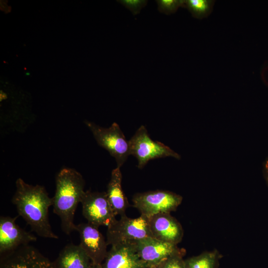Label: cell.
<instances>
[{
	"label": "cell",
	"mask_w": 268,
	"mask_h": 268,
	"mask_svg": "<svg viewBox=\"0 0 268 268\" xmlns=\"http://www.w3.org/2000/svg\"><path fill=\"white\" fill-rule=\"evenodd\" d=\"M16 191L12 199L17 211L29 225L32 231L40 237L57 239L49 219V208L53 205V199L49 197L45 188L32 185L18 178Z\"/></svg>",
	"instance_id": "1"
},
{
	"label": "cell",
	"mask_w": 268,
	"mask_h": 268,
	"mask_svg": "<svg viewBox=\"0 0 268 268\" xmlns=\"http://www.w3.org/2000/svg\"><path fill=\"white\" fill-rule=\"evenodd\" d=\"M130 155L137 160V167L143 168L152 159L172 157L180 159L181 156L169 146L158 141L153 140L146 128L141 125L129 140Z\"/></svg>",
	"instance_id": "4"
},
{
	"label": "cell",
	"mask_w": 268,
	"mask_h": 268,
	"mask_svg": "<svg viewBox=\"0 0 268 268\" xmlns=\"http://www.w3.org/2000/svg\"><path fill=\"white\" fill-rule=\"evenodd\" d=\"M75 230L79 235V245L91 262L102 265L108 252V245L98 227L89 222L80 223L76 225Z\"/></svg>",
	"instance_id": "10"
},
{
	"label": "cell",
	"mask_w": 268,
	"mask_h": 268,
	"mask_svg": "<svg viewBox=\"0 0 268 268\" xmlns=\"http://www.w3.org/2000/svg\"><path fill=\"white\" fill-rule=\"evenodd\" d=\"M153 238L165 242L177 245L183 237L181 224L170 213H160L148 218Z\"/></svg>",
	"instance_id": "12"
},
{
	"label": "cell",
	"mask_w": 268,
	"mask_h": 268,
	"mask_svg": "<svg viewBox=\"0 0 268 268\" xmlns=\"http://www.w3.org/2000/svg\"><path fill=\"white\" fill-rule=\"evenodd\" d=\"M145 264L139 258L134 244L111 246L101 265L102 268H141Z\"/></svg>",
	"instance_id": "13"
},
{
	"label": "cell",
	"mask_w": 268,
	"mask_h": 268,
	"mask_svg": "<svg viewBox=\"0 0 268 268\" xmlns=\"http://www.w3.org/2000/svg\"><path fill=\"white\" fill-rule=\"evenodd\" d=\"M85 123L97 143L115 159L117 167L121 168L130 153L129 141L119 125L113 123L109 128H104L89 121H85Z\"/></svg>",
	"instance_id": "5"
},
{
	"label": "cell",
	"mask_w": 268,
	"mask_h": 268,
	"mask_svg": "<svg viewBox=\"0 0 268 268\" xmlns=\"http://www.w3.org/2000/svg\"><path fill=\"white\" fill-rule=\"evenodd\" d=\"M92 263L80 245L73 244L65 246L53 262L54 268H88Z\"/></svg>",
	"instance_id": "15"
},
{
	"label": "cell",
	"mask_w": 268,
	"mask_h": 268,
	"mask_svg": "<svg viewBox=\"0 0 268 268\" xmlns=\"http://www.w3.org/2000/svg\"><path fill=\"white\" fill-rule=\"evenodd\" d=\"M140 259L146 264H160L170 257L185 255L186 251L177 245L163 242L153 237L145 238L132 243Z\"/></svg>",
	"instance_id": "9"
},
{
	"label": "cell",
	"mask_w": 268,
	"mask_h": 268,
	"mask_svg": "<svg viewBox=\"0 0 268 268\" xmlns=\"http://www.w3.org/2000/svg\"><path fill=\"white\" fill-rule=\"evenodd\" d=\"M219 259L217 251L205 252L185 260V268H217Z\"/></svg>",
	"instance_id": "16"
},
{
	"label": "cell",
	"mask_w": 268,
	"mask_h": 268,
	"mask_svg": "<svg viewBox=\"0 0 268 268\" xmlns=\"http://www.w3.org/2000/svg\"><path fill=\"white\" fill-rule=\"evenodd\" d=\"M84 185L81 174L72 168H63L56 176L53 212L60 217L62 230L67 235L75 230L74 214L85 191Z\"/></svg>",
	"instance_id": "2"
},
{
	"label": "cell",
	"mask_w": 268,
	"mask_h": 268,
	"mask_svg": "<svg viewBox=\"0 0 268 268\" xmlns=\"http://www.w3.org/2000/svg\"><path fill=\"white\" fill-rule=\"evenodd\" d=\"M17 217L1 216L0 217V255L37 240L35 235L16 224L15 221Z\"/></svg>",
	"instance_id": "11"
},
{
	"label": "cell",
	"mask_w": 268,
	"mask_h": 268,
	"mask_svg": "<svg viewBox=\"0 0 268 268\" xmlns=\"http://www.w3.org/2000/svg\"><path fill=\"white\" fill-rule=\"evenodd\" d=\"M147 237L153 236L149 228L148 218L143 215L131 218L125 214L107 227L106 242L108 245L131 243Z\"/></svg>",
	"instance_id": "3"
},
{
	"label": "cell",
	"mask_w": 268,
	"mask_h": 268,
	"mask_svg": "<svg viewBox=\"0 0 268 268\" xmlns=\"http://www.w3.org/2000/svg\"><path fill=\"white\" fill-rule=\"evenodd\" d=\"M264 172L267 181L268 183V157L264 165Z\"/></svg>",
	"instance_id": "21"
},
{
	"label": "cell",
	"mask_w": 268,
	"mask_h": 268,
	"mask_svg": "<svg viewBox=\"0 0 268 268\" xmlns=\"http://www.w3.org/2000/svg\"><path fill=\"white\" fill-rule=\"evenodd\" d=\"M128 9L134 15L138 14L147 3L146 0H120L118 1Z\"/></svg>",
	"instance_id": "19"
},
{
	"label": "cell",
	"mask_w": 268,
	"mask_h": 268,
	"mask_svg": "<svg viewBox=\"0 0 268 268\" xmlns=\"http://www.w3.org/2000/svg\"><path fill=\"white\" fill-rule=\"evenodd\" d=\"M88 268H102L101 265H95L93 263Z\"/></svg>",
	"instance_id": "23"
},
{
	"label": "cell",
	"mask_w": 268,
	"mask_h": 268,
	"mask_svg": "<svg viewBox=\"0 0 268 268\" xmlns=\"http://www.w3.org/2000/svg\"><path fill=\"white\" fill-rule=\"evenodd\" d=\"M80 203L82 214L87 222L97 227H108L116 220L106 192L84 191Z\"/></svg>",
	"instance_id": "7"
},
{
	"label": "cell",
	"mask_w": 268,
	"mask_h": 268,
	"mask_svg": "<svg viewBox=\"0 0 268 268\" xmlns=\"http://www.w3.org/2000/svg\"><path fill=\"white\" fill-rule=\"evenodd\" d=\"M120 168L117 167L112 171L106 193L114 214L121 216L126 214L129 204L122 189V174Z\"/></svg>",
	"instance_id": "14"
},
{
	"label": "cell",
	"mask_w": 268,
	"mask_h": 268,
	"mask_svg": "<svg viewBox=\"0 0 268 268\" xmlns=\"http://www.w3.org/2000/svg\"><path fill=\"white\" fill-rule=\"evenodd\" d=\"M214 1L211 0H186L185 6L192 16L198 19L207 17L211 12Z\"/></svg>",
	"instance_id": "17"
},
{
	"label": "cell",
	"mask_w": 268,
	"mask_h": 268,
	"mask_svg": "<svg viewBox=\"0 0 268 268\" xmlns=\"http://www.w3.org/2000/svg\"><path fill=\"white\" fill-rule=\"evenodd\" d=\"M185 255L178 254L172 256L161 263V268H185Z\"/></svg>",
	"instance_id": "20"
},
{
	"label": "cell",
	"mask_w": 268,
	"mask_h": 268,
	"mask_svg": "<svg viewBox=\"0 0 268 268\" xmlns=\"http://www.w3.org/2000/svg\"><path fill=\"white\" fill-rule=\"evenodd\" d=\"M161 264H145L141 268H161Z\"/></svg>",
	"instance_id": "22"
},
{
	"label": "cell",
	"mask_w": 268,
	"mask_h": 268,
	"mask_svg": "<svg viewBox=\"0 0 268 268\" xmlns=\"http://www.w3.org/2000/svg\"><path fill=\"white\" fill-rule=\"evenodd\" d=\"M158 11L167 15L174 13L181 6H185V0H157Z\"/></svg>",
	"instance_id": "18"
},
{
	"label": "cell",
	"mask_w": 268,
	"mask_h": 268,
	"mask_svg": "<svg viewBox=\"0 0 268 268\" xmlns=\"http://www.w3.org/2000/svg\"><path fill=\"white\" fill-rule=\"evenodd\" d=\"M183 198L168 191L156 190L137 193L133 198V206L148 218L160 213L175 211Z\"/></svg>",
	"instance_id": "6"
},
{
	"label": "cell",
	"mask_w": 268,
	"mask_h": 268,
	"mask_svg": "<svg viewBox=\"0 0 268 268\" xmlns=\"http://www.w3.org/2000/svg\"><path fill=\"white\" fill-rule=\"evenodd\" d=\"M0 255V268H54L53 262L29 244Z\"/></svg>",
	"instance_id": "8"
}]
</instances>
